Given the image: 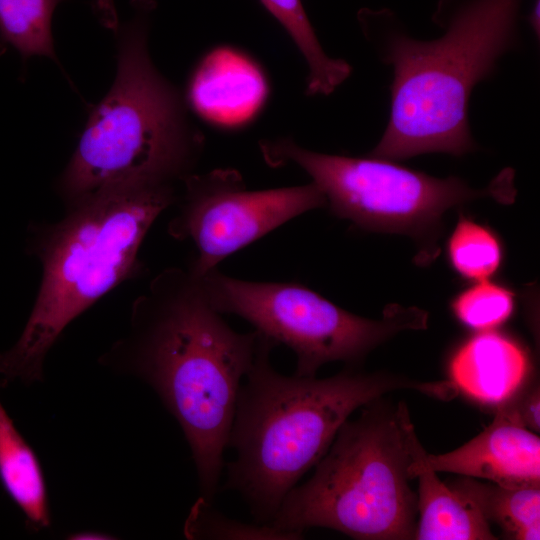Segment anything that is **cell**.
<instances>
[{
  "instance_id": "obj_1",
  "label": "cell",
  "mask_w": 540,
  "mask_h": 540,
  "mask_svg": "<svg viewBox=\"0 0 540 540\" xmlns=\"http://www.w3.org/2000/svg\"><path fill=\"white\" fill-rule=\"evenodd\" d=\"M210 303L190 268H167L132 306L129 333L101 362L146 382L179 423L201 497L212 502L241 381L262 335L238 333Z\"/></svg>"
},
{
  "instance_id": "obj_2",
  "label": "cell",
  "mask_w": 540,
  "mask_h": 540,
  "mask_svg": "<svg viewBox=\"0 0 540 540\" xmlns=\"http://www.w3.org/2000/svg\"><path fill=\"white\" fill-rule=\"evenodd\" d=\"M522 1L439 0L433 21L443 34L431 40L409 36L390 10L359 11L365 37L393 69L390 118L370 156L397 161L475 150L469 100L518 43Z\"/></svg>"
},
{
  "instance_id": "obj_3",
  "label": "cell",
  "mask_w": 540,
  "mask_h": 540,
  "mask_svg": "<svg viewBox=\"0 0 540 540\" xmlns=\"http://www.w3.org/2000/svg\"><path fill=\"white\" fill-rule=\"evenodd\" d=\"M262 335V334H261ZM277 345L262 335L241 381L227 448L225 488L237 491L255 522L270 524L285 496L325 455L349 416L385 394L403 389L449 398L450 382H420L355 366L326 378L286 376L270 363Z\"/></svg>"
},
{
  "instance_id": "obj_4",
  "label": "cell",
  "mask_w": 540,
  "mask_h": 540,
  "mask_svg": "<svg viewBox=\"0 0 540 540\" xmlns=\"http://www.w3.org/2000/svg\"><path fill=\"white\" fill-rule=\"evenodd\" d=\"M175 199L171 185L113 191L30 229L28 252L41 262L42 280L19 339L0 352V387L42 381L45 357L65 327L141 270L140 246Z\"/></svg>"
},
{
  "instance_id": "obj_5",
  "label": "cell",
  "mask_w": 540,
  "mask_h": 540,
  "mask_svg": "<svg viewBox=\"0 0 540 540\" xmlns=\"http://www.w3.org/2000/svg\"><path fill=\"white\" fill-rule=\"evenodd\" d=\"M144 15L124 27L117 73L92 110L59 190L68 208L125 189L171 185L192 173L203 148L183 101L154 67Z\"/></svg>"
},
{
  "instance_id": "obj_6",
  "label": "cell",
  "mask_w": 540,
  "mask_h": 540,
  "mask_svg": "<svg viewBox=\"0 0 540 540\" xmlns=\"http://www.w3.org/2000/svg\"><path fill=\"white\" fill-rule=\"evenodd\" d=\"M346 420L309 480L283 499L270 525L303 537L328 528L358 540H410L417 529L411 466L426 452L407 405L381 398Z\"/></svg>"
},
{
  "instance_id": "obj_7",
  "label": "cell",
  "mask_w": 540,
  "mask_h": 540,
  "mask_svg": "<svg viewBox=\"0 0 540 540\" xmlns=\"http://www.w3.org/2000/svg\"><path fill=\"white\" fill-rule=\"evenodd\" d=\"M261 152L270 166L294 164L304 170L335 216L367 231L421 240L435 239L442 216L452 207L481 197L507 203L515 194L512 172L501 173L486 188L474 189L455 176L436 178L370 155L314 152L286 137L263 141Z\"/></svg>"
},
{
  "instance_id": "obj_8",
  "label": "cell",
  "mask_w": 540,
  "mask_h": 540,
  "mask_svg": "<svg viewBox=\"0 0 540 540\" xmlns=\"http://www.w3.org/2000/svg\"><path fill=\"white\" fill-rule=\"evenodd\" d=\"M200 277L219 313L243 318L276 345L295 353L298 376H316L329 362L357 366L396 334L427 327L428 313L417 307L390 304L380 319H369L295 282L241 280L217 268Z\"/></svg>"
},
{
  "instance_id": "obj_9",
  "label": "cell",
  "mask_w": 540,
  "mask_h": 540,
  "mask_svg": "<svg viewBox=\"0 0 540 540\" xmlns=\"http://www.w3.org/2000/svg\"><path fill=\"white\" fill-rule=\"evenodd\" d=\"M182 181L184 195L168 233L193 242L196 256L189 268L199 276L291 219L326 206L313 182L249 190L241 174L230 168L191 173Z\"/></svg>"
},
{
  "instance_id": "obj_10",
  "label": "cell",
  "mask_w": 540,
  "mask_h": 540,
  "mask_svg": "<svg viewBox=\"0 0 540 540\" xmlns=\"http://www.w3.org/2000/svg\"><path fill=\"white\" fill-rule=\"evenodd\" d=\"M413 465L504 487H540V438L497 409L476 437L444 454L425 452Z\"/></svg>"
},
{
  "instance_id": "obj_11",
  "label": "cell",
  "mask_w": 540,
  "mask_h": 540,
  "mask_svg": "<svg viewBox=\"0 0 540 540\" xmlns=\"http://www.w3.org/2000/svg\"><path fill=\"white\" fill-rule=\"evenodd\" d=\"M530 360L511 337L486 330L466 340L449 363L452 383L468 396L484 403L509 399L528 375Z\"/></svg>"
},
{
  "instance_id": "obj_12",
  "label": "cell",
  "mask_w": 540,
  "mask_h": 540,
  "mask_svg": "<svg viewBox=\"0 0 540 540\" xmlns=\"http://www.w3.org/2000/svg\"><path fill=\"white\" fill-rule=\"evenodd\" d=\"M264 82L258 69L230 50L211 53L196 70L189 87L191 105L220 122L245 119L260 105Z\"/></svg>"
},
{
  "instance_id": "obj_13",
  "label": "cell",
  "mask_w": 540,
  "mask_h": 540,
  "mask_svg": "<svg viewBox=\"0 0 540 540\" xmlns=\"http://www.w3.org/2000/svg\"><path fill=\"white\" fill-rule=\"evenodd\" d=\"M418 478L417 540H494L490 523L477 506L453 486L441 482L437 472L423 466L410 468Z\"/></svg>"
},
{
  "instance_id": "obj_14",
  "label": "cell",
  "mask_w": 540,
  "mask_h": 540,
  "mask_svg": "<svg viewBox=\"0 0 540 540\" xmlns=\"http://www.w3.org/2000/svg\"><path fill=\"white\" fill-rule=\"evenodd\" d=\"M0 481L23 512L28 529L38 532L50 526L47 489L40 462L1 401Z\"/></svg>"
},
{
  "instance_id": "obj_15",
  "label": "cell",
  "mask_w": 540,
  "mask_h": 540,
  "mask_svg": "<svg viewBox=\"0 0 540 540\" xmlns=\"http://www.w3.org/2000/svg\"><path fill=\"white\" fill-rule=\"evenodd\" d=\"M452 486L468 497L485 519L511 539L540 538V487H504L464 477Z\"/></svg>"
},
{
  "instance_id": "obj_16",
  "label": "cell",
  "mask_w": 540,
  "mask_h": 540,
  "mask_svg": "<svg viewBox=\"0 0 540 540\" xmlns=\"http://www.w3.org/2000/svg\"><path fill=\"white\" fill-rule=\"evenodd\" d=\"M284 27L308 66L306 93L329 95L351 74V66L326 54L306 15L301 0H261Z\"/></svg>"
},
{
  "instance_id": "obj_17",
  "label": "cell",
  "mask_w": 540,
  "mask_h": 540,
  "mask_svg": "<svg viewBox=\"0 0 540 540\" xmlns=\"http://www.w3.org/2000/svg\"><path fill=\"white\" fill-rule=\"evenodd\" d=\"M61 0H0V46L10 45L23 60L42 55L56 60L52 16Z\"/></svg>"
},
{
  "instance_id": "obj_18",
  "label": "cell",
  "mask_w": 540,
  "mask_h": 540,
  "mask_svg": "<svg viewBox=\"0 0 540 540\" xmlns=\"http://www.w3.org/2000/svg\"><path fill=\"white\" fill-rule=\"evenodd\" d=\"M446 254L461 278L476 282L496 275L503 263L504 248L494 230L460 215L447 240Z\"/></svg>"
},
{
  "instance_id": "obj_19",
  "label": "cell",
  "mask_w": 540,
  "mask_h": 540,
  "mask_svg": "<svg viewBox=\"0 0 540 540\" xmlns=\"http://www.w3.org/2000/svg\"><path fill=\"white\" fill-rule=\"evenodd\" d=\"M515 293L508 286L491 279L471 282L450 303L457 320L463 325L486 331L506 322L515 310Z\"/></svg>"
},
{
  "instance_id": "obj_20",
  "label": "cell",
  "mask_w": 540,
  "mask_h": 540,
  "mask_svg": "<svg viewBox=\"0 0 540 540\" xmlns=\"http://www.w3.org/2000/svg\"><path fill=\"white\" fill-rule=\"evenodd\" d=\"M187 539L214 540H297L302 536L283 532L270 524L244 523L216 510L212 502L200 497L185 521Z\"/></svg>"
},
{
  "instance_id": "obj_21",
  "label": "cell",
  "mask_w": 540,
  "mask_h": 540,
  "mask_svg": "<svg viewBox=\"0 0 540 540\" xmlns=\"http://www.w3.org/2000/svg\"><path fill=\"white\" fill-rule=\"evenodd\" d=\"M497 409L525 428L533 432H539L540 391L538 385L513 399L510 397L503 401L498 405Z\"/></svg>"
},
{
  "instance_id": "obj_22",
  "label": "cell",
  "mask_w": 540,
  "mask_h": 540,
  "mask_svg": "<svg viewBox=\"0 0 540 540\" xmlns=\"http://www.w3.org/2000/svg\"><path fill=\"white\" fill-rule=\"evenodd\" d=\"M69 539L74 540H109V539H115V537H111V535L102 533V532H96V531H82L78 533H74L70 535Z\"/></svg>"
},
{
  "instance_id": "obj_23",
  "label": "cell",
  "mask_w": 540,
  "mask_h": 540,
  "mask_svg": "<svg viewBox=\"0 0 540 540\" xmlns=\"http://www.w3.org/2000/svg\"><path fill=\"white\" fill-rule=\"evenodd\" d=\"M529 23L534 31V33L539 36V0H536L533 4L532 10L529 15Z\"/></svg>"
}]
</instances>
